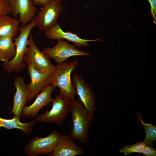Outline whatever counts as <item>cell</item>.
Returning <instances> with one entry per match:
<instances>
[{
  "label": "cell",
  "instance_id": "cell-10",
  "mask_svg": "<svg viewBox=\"0 0 156 156\" xmlns=\"http://www.w3.org/2000/svg\"><path fill=\"white\" fill-rule=\"evenodd\" d=\"M27 65L28 73L31 82L28 84L29 94L27 100V104L41 90L51 84L53 77V73H41L34 69L29 62L25 61Z\"/></svg>",
  "mask_w": 156,
  "mask_h": 156
},
{
  "label": "cell",
  "instance_id": "cell-16",
  "mask_svg": "<svg viewBox=\"0 0 156 156\" xmlns=\"http://www.w3.org/2000/svg\"><path fill=\"white\" fill-rule=\"evenodd\" d=\"M19 20L7 15L0 16V36H9L14 38L19 29Z\"/></svg>",
  "mask_w": 156,
  "mask_h": 156
},
{
  "label": "cell",
  "instance_id": "cell-7",
  "mask_svg": "<svg viewBox=\"0 0 156 156\" xmlns=\"http://www.w3.org/2000/svg\"><path fill=\"white\" fill-rule=\"evenodd\" d=\"M57 40V44L55 46L51 48L45 47L42 51L49 58H53L57 64L63 62L72 56H90L89 52L77 49L75 45H71L63 39Z\"/></svg>",
  "mask_w": 156,
  "mask_h": 156
},
{
  "label": "cell",
  "instance_id": "cell-24",
  "mask_svg": "<svg viewBox=\"0 0 156 156\" xmlns=\"http://www.w3.org/2000/svg\"><path fill=\"white\" fill-rule=\"evenodd\" d=\"M35 5L43 6L48 3L51 0H32Z\"/></svg>",
  "mask_w": 156,
  "mask_h": 156
},
{
  "label": "cell",
  "instance_id": "cell-19",
  "mask_svg": "<svg viewBox=\"0 0 156 156\" xmlns=\"http://www.w3.org/2000/svg\"><path fill=\"white\" fill-rule=\"evenodd\" d=\"M138 117L142 123L146 137L143 142L145 144L153 146V142L156 140V127L151 123L146 124L142 120L139 113H137Z\"/></svg>",
  "mask_w": 156,
  "mask_h": 156
},
{
  "label": "cell",
  "instance_id": "cell-5",
  "mask_svg": "<svg viewBox=\"0 0 156 156\" xmlns=\"http://www.w3.org/2000/svg\"><path fill=\"white\" fill-rule=\"evenodd\" d=\"M50 59L35 44L31 32L28 39V46L23 58L24 62H29L35 69L41 73H53L55 66L51 63Z\"/></svg>",
  "mask_w": 156,
  "mask_h": 156
},
{
  "label": "cell",
  "instance_id": "cell-2",
  "mask_svg": "<svg viewBox=\"0 0 156 156\" xmlns=\"http://www.w3.org/2000/svg\"><path fill=\"white\" fill-rule=\"evenodd\" d=\"M36 26L35 19L25 27H19L20 33L14 38L16 53L14 57L10 61L4 62L3 68L8 73L13 72H20L25 68L23 58L28 44V39L32 29Z\"/></svg>",
  "mask_w": 156,
  "mask_h": 156
},
{
  "label": "cell",
  "instance_id": "cell-11",
  "mask_svg": "<svg viewBox=\"0 0 156 156\" xmlns=\"http://www.w3.org/2000/svg\"><path fill=\"white\" fill-rule=\"evenodd\" d=\"M72 83L80 102L86 109L94 114L96 108L95 95L91 88L76 74L73 75Z\"/></svg>",
  "mask_w": 156,
  "mask_h": 156
},
{
  "label": "cell",
  "instance_id": "cell-22",
  "mask_svg": "<svg viewBox=\"0 0 156 156\" xmlns=\"http://www.w3.org/2000/svg\"><path fill=\"white\" fill-rule=\"evenodd\" d=\"M142 153L144 156H156V150L152 146L146 144Z\"/></svg>",
  "mask_w": 156,
  "mask_h": 156
},
{
  "label": "cell",
  "instance_id": "cell-23",
  "mask_svg": "<svg viewBox=\"0 0 156 156\" xmlns=\"http://www.w3.org/2000/svg\"><path fill=\"white\" fill-rule=\"evenodd\" d=\"M151 7V13L154 19L153 23L156 24V0H148Z\"/></svg>",
  "mask_w": 156,
  "mask_h": 156
},
{
  "label": "cell",
  "instance_id": "cell-20",
  "mask_svg": "<svg viewBox=\"0 0 156 156\" xmlns=\"http://www.w3.org/2000/svg\"><path fill=\"white\" fill-rule=\"evenodd\" d=\"M145 145L143 142H138L133 145H127L119 151L120 153H124L125 155L133 153H141Z\"/></svg>",
  "mask_w": 156,
  "mask_h": 156
},
{
  "label": "cell",
  "instance_id": "cell-8",
  "mask_svg": "<svg viewBox=\"0 0 156 156\" xmlns=\"http://www.w3.org/2000/svg\"><path fill=\"white\" fill-rule=\"evenodd\" d=\"M61 134L57 131L54 130L46 137L36 136L31 139L26 146L25 151L29 156H36L42 154L49 155L52 151Z\"/></svg>",
  "mask_w": 156,
  "mask_h": 156
},
{
  "label": "cell",
  "instance_id": "cell-18",
  "mask_svg": "<svg viewBox=\"0 0 156 156\" xmlns=\"http://www.w3.org/2000/svg\"><path fill=\"white\" fill-rule=\"evenodd\" d=\"M13 38L9 36H0V61L6 62L14 57L16 49Z\"/></svg>",
  "mask_w": 156,
  "mask_h": 156
},
{
  "label": "cell",
  "instance_id": "cell-9",
  "mask_svg": "<svg viewBox=\"0 0 156 156\" xmlns=\"http://www.w3.org/2000/svg\"><path fill=\"white\" fill-rule=\"evenodd\" d=\"M10 14L16 18L19 15L21 27H25L34 19L37 11L32 0H9Z\"/></svg>",
  "mask_w": 156,
  "mask_h": 156
},
{
  "label": "cell",
  "instance_id": "cell-6",
  "mask_svg": "<svg viewBox=\"0 0 156 156\" xmlns=\"http://www.w3.org/2000/svg\"><path fill=\"white\" fill-rule=\"evenodd\" d=\"M62 9L61 0H51L43 6L34 18L36 26L44 31L57 22Z\"/></svg>",
  "mask_w": 156,
  "mask_h": 156
},
{
  "label": "cell",
  "instance_id": "cell-4",
  "mask_svg": "<svg viewBox=\"0 0 156 156\" xmlns=\"http://www.w3.org/2000/svg\"><path fill=\"white\" fill-rule=\"evenodd\" d=\"M51 109L38 116L36 122H43L60 126L70 112L69 100L60 94L53 99Z\"/></svg>",
  "mask_w": 156,
  "mask_h": 156
},
{
  "label": "cell",
  "instance_id": "cell-17",
  "mask_svg": "<svg viewBox=\"0 0 156 156\" xmlns=\"http://www.w3.org/2000/svg\"><path fill=\"white\" fill-rule=\"evenodd\" d=\"M36 122L35 120L27 123L21 122L20 119L16 116L11 119H5L0 117V129L1 127L8 129L16 128L29 135L33 131Z\"/></svg>",
  "mask_w": 156,
  "mask_h": 156
},
{
  "label": "cell",
  "instance_id": "cell-15",
  "mask_svg": "<svg viewBox=\"0 0 156 156\" xmlns=\"http://www.w3.org/2000/svg\"><path fill=\"white\" fill-rule=\"evenodd\" d=\"M84 150L74 143L69 135H60L49 156H75L83 154Z\"/></svg>",
  "mask_w": 156,
  "mask_h": 156
},
{
  "label": "cell",
  "instance_id": "cell-21",
  "mask_svg": "<svg viewBox=\"0 0 156 156\" xmlns=\"http://www.w3.org/2000/svg\"><path fill=\"white\" fill-rule=\"evenodd\" d=\"M9 0H0V16L10 14Z\"/></svg>",
  "mask_w": 156,
  "mask_h": 156
},
{
  "label": "cell",
  "instance_id": "cell-13",
  "mask_svg": "<svg viewBox=\"0 0 156 156\" xmlns=\"http://www.w3.org/2000/svg\"><path fill=\"white\" fill-rule=\"evenodd\" d=\"M55 88V86L50 84L42 90L40 94L37 95L33 103L29 106H25L21 116L28 118H35L41 109L51 102L53 99L51 94Z\"/></svg>",
  "mask_w": 156,
  "mask_h": 156
},
{
  "label": "cell",
  "instance_id": "cell-1",
  "mask_svg": "<svg viewBox=\"0 0 156 156\" xmlns=\"http://www.w3.org/2000/svg\"><path fill=\"white\" fill-rule=\"evenodd\" d=\"M70 112L73 124L69 136L81 144L87 142V133L91 126L93 114L86 109L80 101L75 99L69 101Z\"/></svg>",
  "mask_w": 156,
  "mask_h": 156
},
{
  "label": "cell",
  "instance_id": "cell-12",
  "mask_svg": "<svg viewBox=\"0 0 156 156\" xmlns=\"http://www.w3.org/2000/svg\"><path fill=\"white\" fill-rule=\"evenodd\" d=\"M44 34L46 38L50 40L66 39L73 42L78 47L89 46L88 44L89 42L101 41V38L95 40L82 39L76 34L69 31L65 32L62 30L57 22L45 31Z\"/></svg>",
  "mask_w": 156,
  "mask_h": 156
},
{
  "label": "cell",
  "instance_id": "cell-3",
  "mask_svg": "<svg viewBox=\"0 0 156 156\" xmlns=\"http://www.w3.org/2000/svg\"><path fill=\"white\" fill-rule=\"evenodd\" d=\"M78 60L57 64L53 73L51 84L59 87L60 93L69 101L74 99L75 89L71 79L72 71L76 67Z\"/></svg>",
  "mask_w": 156,
  "mask_h": 156
},
{
  "label": "cell",
  "instance_id": "cell-14",
  "mask_svg": "<svg viewBox=\"0 0 156 156\" xmlns=\"http://www.w3.org/2000/svg\"><path fill=\"white\" fill-rule=\"evenodd\" d=\"M14 84L16 91L13 96V105L11 113L20 119L29 94V85L25 83L23 77L19 76L14 78Z\"/></svg>",
  "mask_w": 156,
  "mask_h": 156
}]
</instances>
